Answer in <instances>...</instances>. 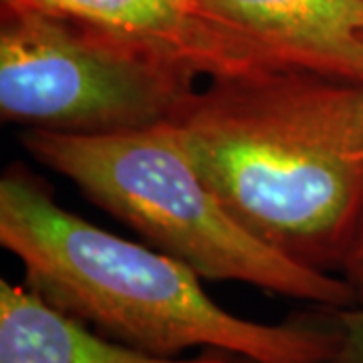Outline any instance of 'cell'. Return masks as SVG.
Here are the masks:
<instances>
[{
    "label": "cell",
    "mask_w": 363,
    "mask_h": 363,
    "mask_svg": "<svg viewBox=\"0 0 363 363\" xmlns=\"http://www.w3.org/2000/svg\"><path fill=\"white\" fill-rule=\"evenodd\" d=\"M359 97L362 83L279 69L210 79L169 121L248 233L329 272L363 210Z\"/></svg>",
    "instance_id": "1"
},
{
    "label": "cell",
    "mask_w": 363,
    "mask_h": 363,
    "mask_svg": "<svg viewBox=\"0 0 363 363\" xmlns=\"http://www.w3.org/2000/svg\"><path fill=\"white\" fill-rule=\"evenodd\" d=\"M0 245L21 260L30 291L135 350H222L259 363H331L339 350V329L264 325L222 309L188 264L69 212L23 169L0 182Z\"/></svg>",
    "instance_id": "2"
},
{
    "label": "cell",
    "mask_w": 363,
    "mask_h": 363,
    "mask_svg": "<svg viewBox=\"0 0 363 363\" xmlns=\"http://www.w3.org/2000/svg\"><path fill=\"white\" fill-rule=\"evenodd\" d=\"M25 150L83 194L202 279L236 281L277 295L355 307L341 277L305 267L250 234L204 180L172 121L119 133L30 130Z\"/></svg>",
    "instance_id": "3"
},
{
    "label": "cell",
    "mask_w": 363,
    "mask_h": 363,
    "mask_svg": "<svg viewBox=\"0 0 363 363\" xmlns=\"http://www.w3.org/2000/svg\"><path fill=\"white\" fill-rule=\"evenodd\" d=\"M196 77L142 43L2 6L0 116L9 123L85 135L142 130L176 116Z\"/></svg>",
    "instance_id": "4"
},
{
    "label": "cell",
    "mask_w": 363,
    "mask_h": 363,
    "mask_svg": "<svg viewBox=\"0 0 363 363\" xmlns=\"http://www.w3.org/2000/svg\"><path fill=\"white\" fill-rule=\"evenodd\" d=\"M2 6L35 9L101 28L147 45L210 79L298 69L208 16L196 0H2Z\"/></svg>",
    "instance_id": "5"
},
{
    "label": "cell",
    "mask_w": 363,
    "mask_h": 363,
    "mask_svg": "<svg viewBox=\"0 0 363 363\" xmlns=\"http://www.w3.org/2000/svg\"><path fill=\"white\" fill-rule=\"evenodd\" d=\"M298 69L363 83V0H196Z\"/></svg>",
    "instance_id": "6"
},
{
    "label": "cell",
    "mask_w": 363,
    "mask_h": 363,
    "mask_svg": "<svg viewBox=\"0 0 363 363\" xmlns=\"http://www.w3.org/2000/svg\"><path fill=\"white\" fill-rule=\"evenodd\" d=\"M234 357L222 350L192 357L135 350L55 309L26 285L0 281V363H233Z\"/></svg>",
    "instance_id": "7"
},
{
    "label": "cell",
    "mask_w": 363,
    "mask_h": 363,
    "mask_svg": "<svg viewBox=\"0 0 363 363\" xmlns=\"http://www.w3.org/2000/svg\"><path fill=\"white\" fill-rule=\"evenodd\" d=\"M341 341L331 363H363V309L335 311Z\"/></svg>",
    "instance_id": "8"
},
{
    "label": "cell",
    "mask_w": 363,
    "mask_h": 363,
    "mask_svg": "<svg viewBox=\"0 0 363 363\" xmlns=\"http://www.w3.org/2000/svg\"><path fill=\"white\" fill-rule=\"evenodd\" d=\"M339 271H341L343 279L353 289L355 307L363 309V210L359 220H357V226L353 230L350 247H347V252L343 257V262H341Z\"/></svg>",
    "instance_id": "9"
},
{
    "label": "cell",
    "mask_w": 363,
    "mask_h": 363,
    "mask_svg": "<svg viewBox=\"0 0 363 363\" xmlns=\"http://www.w3.org/2000/svg\"><path fill=\"white\" fill-rule=\"evenodd\" d=\"M359 125H362V140H363V83H362V97H359Z\"/></svg>",
    "instance_id": "10"
},
{
    "label": "cell",
    "mask_w": 363,
    "mask_h": 363,
    "mask_svg": "<svg viewBox=\"0 0 363 363\" xmlns=\"http://www.w3.org/2000/svg\"><path fill=\"white\" fill-rule=\"evenodd\" d=\"M233 363H259V362H255V359H248V357H240V355H236Z\"/></svg>",
    "instance_id": "11"
}]
</instances>
